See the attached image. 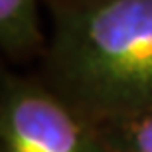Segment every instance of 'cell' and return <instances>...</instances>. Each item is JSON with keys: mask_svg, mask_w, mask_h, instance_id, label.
<instances>
[{"mask_svg": "<svg viewBox=\"0 0 152 152\" xmlns=\"http://www.w3.org/2000/svg\"><path fill=\"white\" fill-rule=\"evenodd\" d=\"M45 83L97 124L152 109V0L51 4Z\"/></svg>", "mask_w": 152, "mask_h": 152, "instance_id": "cell-1", "label": "cell"}, {"mask_svg": "<svg viewBox=\"0 0 152 152\" xmlns=\"http://www.w3.org/2000/svg\"><path fill=\"white\" fill-rule=\"evenodd\" d=\"M0 152H107L101 126L45 81L2 73Z\"/></svg>", "mask_w": 152, "mask_h": 152, "instance_id": "cell-2", "label": "cell"}, {"mask_svg": "<svg viewBox=\"0 0 152 152\" xmlns=\"http://www.w3.org/2000/svg\"><path fill=\"white\" fill-rule=\"evenodd\" d=\"M44 42L38 0H0V48L10 61L32 59Z\"/></svg>", "mask_w": 152, "mask_h": 152, "instance_id": "cell-3", "label": "cell"}, {"mask_svg": "<svg viewBox=\"0 0 152 152\" xmlns=\"http://www.w3.org/2000/svg\"><path fill=\"white\" fill-rule=\"evenodd\" d=\"M99 126L107 152H152V109Z\"/></svg>", "mask_w": 152, "mask_h": 152, "instance_id": "cell-4", "label": "cell"}, {"mask_svg": "<svg viewBox=\"0 0 152 152\" xmlns=\"http://www.w3.org/2000/svg\"><path fill=\"white\" fill-rule=\"evenodd\" d=\"M51 4H67V2H77V0H50Z\"/></svg>", "mask_w": 152, "mask_h": 152, "instance_id": "cell-5", "label": "cell"}]
</instances>
